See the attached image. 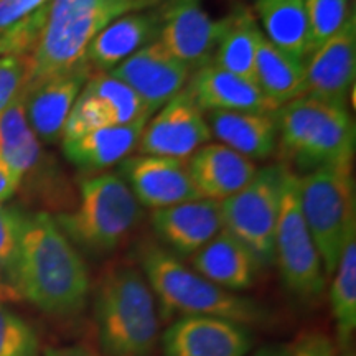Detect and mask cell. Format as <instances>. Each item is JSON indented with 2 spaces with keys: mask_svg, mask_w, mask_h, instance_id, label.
<instances>
[{
  "mask_svg": "<svg viewBox=\"0 0 356 356\" xmlns=\"http://www.w3.org/2000/svg\"><path fill=\"white\" fill-rule=\"evenodd\" d=\"M191 97L202 111H254V113H275L277 108L262 95L254 81L208 63L190 76Z\"/></svg>",
  "mask_w": 356,
  "mask_h": 356,
  "instance_id": "20",
  "label": "cell"
},
{
  "mask_svg": "<svg viewBox=\"0 0 356 356\" xmlns=\"http://www.w3.org/2000/svg\"><path fill=\"white\" fill-rule=\"evenodd\" d=\"M261 32L280 51L305 61L312 53L305 0H256Z\"/></svg>",
  "mask_w": 356,
  "mask_h": 356,
  "instance_id": "25",
  "label": "cell"
},
{
  "mask_svg": "<svg viewBox=\"0 0 356 356\" xmlns=\"http://www.w3.org/2000/svg\"><path fill=\"white\" fill-rule=\"evenodd\" d=\"M91 73V66L81 61L68 71L25 86L26 121L42 144L53 145L61 139L70 111Z\"/></svg>",
  "mask_w": 356,
  "mask_h": 356,
  "instance_id": "15",
  "label": "cell"
},
{
  "mask_svg": "<svg viewBox=\"0 0 356 356\" xmlns=\"http://www.w3.org/2000/svg\"><path fill=\"white\" fill-rule=\"evenodd\" d=\"M292 348L287 345H266L254 351L251 356H291Z\"/></svg>",
  "mask_w": 356,
  "mask_h": 356,
  "instance_id": "39",
  "label": "cell"
},
{
  "mask_svg": "<svg viewBox=\"0 0 356 356\" xmlns=\"http://www.w3.org/2000/svg\"><path fill=\"white\" fill-rule=\"evenodd\" d=\"M15 299H19V297H17V293L12 291L10 287L7 286L6 282H3V279L0 277V302H6V300H15Z\"/></svg>",
  "mask_w": 356,
  "mask_h": 356,
  "instance_id": "40",
  "label": "cell"
},
{
  "mask_svg": "<svg viewBox=\"0 0 356 356\" xmlns=\"http://www.w3.org/2000/svg\"><path fill=\"white\" fill-rule=\"evenodd\" d=\"M291 356H337L335 345L327 335L320 332L305 333L296 346H291Z\"/></svg>",
  "mask_w": 356,
  "mask_h": 356,
  "instance_id": "36",
  "label": "cell"
},
{
  "mask_svg": "<svg viewBox=\"0 0 356 356\" xmlns=\"http://www.w3.org/2000/svg\"><path fill=\"white\" fill-rule=\"evenodd\" d=\"M355 73L356 22L351 15L340 32L310 53L305 65V95L348 106Z\"/></svg>",
  "mask_w": 356,
  "mask_h": 356,
  "instance_id": "16",
  "label": "cell"
},
{
  "mask_svg": "<svg viewBox=\"0 0 356 356\" xmlns=\"http://www.w3.org/2000/svg\"><path fill=\"white\" fill-rule=\"evenodd\" d=\"M152 228L172 254L191 257L222 229L220 202L195 200L152 211Z\"/></svg>",
  "mask_w": 356,
  "mask_h": 356,
  "instance_id": "17",
  "label": "cell"
},
{
  "mask_svg": "<svg viewBox=\"0 0 356 356\" xmlns=\"http://www.w3.org/2000/svg\"><path fill=\"white\" fill-rule=\"evenodd\" d=\"M188 167L200 197L213 202L233 197L257 173L252 160L222 144H207L188 157Z\"/></svg>",
  "mask_w": 356,
  "mask_h": 356,
  "instance_id": "18",
  "label": "cell"
},
{
  "mask_svg": "<svg viewBox=\"0 0 356 356\" xmlns=\"http://www.w3.org/2000/svg\"><path fill=\"white\" fill-rule=\"evenodd\" d=\"M32 70V55L0 58V114L26 86Z\"/></svg>",
  "mask_w": 356,
  "mask_h": 356,
  "instance_id": "34",
  "label": "cell"
},
{
  "mask_svg": "<svg viewBox=\"0 0 356 356\" xmlns=\"http://www.w3.org/2000/svg\"><path fill=\"white\" fill-rule=\"evenodd\" d=\"M20 188V177L0 160V203H6Z\"/></svg>",
  "mask_w": 356,
  "mask_h": 356,
  "instance_id": "37",
  "label": "cell"
},
{
  "mask_svg": "<svg viewBox=\"0 0 356 356\" xmlns=\"http://www.w3.org/2000/svg\"><path fill=\"white\" fill-rule=\"evenodd\" d=\"M211 137L203 111L185 88L145 124L137 150L140 155L188 159Z\"/></svg>",
  "mask_w": 356,
  "mask_h": 356,
  "instance_id": "11",
  "label": "cell"
},
{
  "mask_svg": "<svg viewBox=\"0 0 356 356\" xmlns=\"http://www.w3.org/2000/svg\"><path fill=\"white\" fill-rule=\"evenodd\" d=\"M160 32L159 6L149 10L132 12L106 26L88 47L84 61L109 73L124 60L157 40Z\"/></svg>",
  "mask_w": 356,
  "mask_h": 356,
  "instance_id": "19",
  "label": "cell"
},
{
  "mask_svg": "<svg viewBox=\"0 0 356 356\" xmlns=\"http://www.w3.org/2000/svg\"><path fill=\"white\" fill-rule=\"evenodd\" d=\"M157 40L191 70L211 63L226 29V17L211 19L202 0H162Z\"/></svg>",
  "mask_w": 356,
  "mask_h": 356,
  "instance_id": "10",
  "label": "cell"
},
{
  "mask_svg": "<svg viewBox=\"0 0 356 356\" xmlns=\"http://www.w3.org/2000/svg\"><path fill=\"white\" fill-rule=\"evenodd\" d=\"M0 160L20 177V186L43 172L42 142L26 121L25 88L12 104L0 114Z\"/></svg>",
  "mask_w": 356,
  "mask_h": 356,
  "instance_id": "24",
  "label": "cell"
},
{
  "mask_svg": "<svg viewBox=\"0 0 356 356\" xmlns=\"http://www.w3.org/2000/svg\"><path fill=\"white\" fill-rule=\"evenodd\" d=\"M50 0H0V33L19 24Z\"/></svg>",
  "mask_w": 356,
  "mask_h": 356,
  "instance_id": "35",
  "label": "cell"
},
{
  "mask_svg": "<svg viewBox=\"0 0 356 356\" xmlns=\"http://www.w3.org/2000/svg\"><path fill=\"white\" fill-rule=\"evenodd\" d=\"M109 74L131 86L154 114L185 89L191 68L155 40L111 70Z\"/></svg>",
  "mask_w": 356,
  "mask_h": 356,
  "instance_id": "14",
  "label": "cell"
},
{
  "mask_svg": "<svg viewBox=\"0 0 356 356\" xmlns=\"http://www.w3.org/2000/svg\"><path fill=\"white\" fill-rule=\"evenodd\" d=\"M211 136L220 144L249 160H266L277 149V124L274 113L254 111H211L208 114Z\"/></svg>",
  "mask_w": 356,
  "mask_h": 356,
  "instance_id": "21",
  "label": "cell"
},
{
  "mask_svg": "<svg viewBox=\"0 0 356 356\" xmlns=\"http://www.w3.org/2000/svg\"><path fill=\"white\" fill-rule=\"evenodd\" d=\"M261 37V26L254 13L246 7L236 8L226 17V29L211 63L256 83V53Z\"/></svg>",
  "mask_w": 356,
  "mask_h": 356,
  "instance_id": "27",
  "label": "cell"
},
{
  "mask_svg": "<svg viewBox=\"0 0 356 356\" xmlns=\"http://www.w3.org/2000/svg\"><path fill=\"white\" fill-rule=\"evenodd\" d=\"M0 356H40L35 328L3 302H0Z\"/></svg>",
  "mask_w": 356,
  "mask_h": 356,
  "instance_id": "31",
  "label": "cell"
},
{
  "mask_svg": "<svg viewBox=\"0 0 356 356\" xmlns=\"http://www.w3.org/2000/svg\"><path fill=\"white\" fill-rule=\"evenodd\" d=\"M24 218L25 213L20 211L19 208L6 207L3 203H0V277L15 293V269L17 259H19Z\"/></svg>",
  "mask_w": 356,
  "mask_h": 356,
  "instance_id": "32",
  "label": "cell"
},
{
  "mask_svg": "<svg viewBox=\"0 0 356 356\" xmlns=\"http://www.w3.org/2000/svg\"><path fill=\"white\" fill-rule=\"evenodd\" d=\"M341 356H355V353L353 351H350V348H346V350H343V355Z\"/></svg>",
  "mask_w": 356,
  "mask_h": 356,
  "instance_id": "41",
  "label": "cell"
},
{
  "mask_svg": "<svg viewBox=\"0 0 356 356\" xmlns=\"http://www.w3.org/2000/svg\"><path fill=\"white\" fill-rule=\"evenodd\" d=\"M119 172L142 208L155 211L203 200L191 178L188 159L139 154L124 159Z\"/></svg>",
  "mask_w": 356,
  "mask_h": 356,
  "instance_id": "12",
  "label": "cell"
},
{
  "mask_svg": "<svg viewBox=\"0 0 356 356\" xmlns=\"http://www.w3.org/2000/svg\"><path fill=\"white\" fill-rule=\"evenodd\" d=\"M312 51L343 29L353 13L348 0H305Z\"/></svg>",
  "mask_w": 356,
  "mask_h": 356,
  "instance_id": "30",
  "label": "cell"
},
{
  "mask_svg": "<svg viewBox=\"0 0 356 356\" xmlns=\"http://www.w3.org/2000/svg\"><path fill=\"white\" fill-rule=\"evenodd\" d=\"M106 126H113L108 109L104 108L101 101H97L95 96L89 95L86 89L83 88V91L79 92L78 99L74 101L73 108L70 111L68 119H66L61 140H76L79 137Z\"/></svg>",
  "mask_w": 356,
  "mask_h": 356,
  "instance_id": "33",
  "label": "cell"
},
{
  "mask_svg": "<svg viewBox=\"0 0 356 356\" xmlns=\"http://www.w3.org/2000/svg\"><path fill=\"white\" fill-rule=\"evenodd\" d=\"M286 172L284 163L257 170L243 190L220 202L222 229L246 246L261 267L274 264L275 229Z\"/></svg>",
  "mask_w": 356,
  "mask_h": 356,
  "instance_id": "9",
  "label": "cell"
},
{
  "mask_svg": "<svg viewBox=\"0 0 356 356\" xmlns=\"http://www.w3.org/2000/svg\"><path fill=\"white\" fill-rule=\"evenodd\" d=\"M332 275V317L335 320L338 345L346 350L356 330V234L345 244Z\"/></svg>",
  "mask_w": 356,
  "mask_h": 356,
  "instance_id": "28",
  "label": "cell"
},
{
  "mask_svg": "<svg viewBox=\"0 0 356 356\" xmlns=\"http://www.w3.org/2000/svg\"><path fill=\"white\" fill-rule=\"evenodd\" d=\"M15 291L51 317H74L86 307L91 291L86 262L48 213H25Z\"/></svg>",
  "mask_w": 356,
  "mask_h": 356,
  "instance_id": "1",
  "label": "cell"
},
{
  "mask_svg": "<svg viewBox=\"0 0 356 356\" xmlns=\"http://www.w3.org/2000/svg\"><path fill=\"white\" fill-rule=\"evenodd\" d=\"M191 262L198 274L229 292L252 287L261 269L252 252L225 229L191 256Z\"/></svg>",
  "mask_w": 356,
  "mask_h": 356,
  "instance_id": "22",
  "label": "cell"
},
{
  "mask_svg": "<svg viewBox=\"0 0 356 356\" xmlns=\"http://www.w3.org/2000/svg\"><path fill=\"white\" fill-rule=\"evenodd\" d=\"M299 200L328 277L335 270L345 244L356 234L351 163L320 167L299 177Z\"/></svg>",
  "mask_w": 356,
  "mask_h": 356,
  "instance_id": "7",
  "label": "cell"
},
{
  "mask_svg": "<svg viewBox=\"0 0 356 356\" xmlns=\"http://www.w3.org/2000/svg\"><path fill=\"white\" fill-rule=\"evenodd\" d=\"M160 3L162 0H50L26 86L84 61L92 40L114 20Z\"/></svg>",
  "mask_w": 356,
  "mask_h": 356,
  "instance_id": "4",
  "label": "cell"
},
{
  "mask_svg": "<svg viewBox=\"0 0 356 356\" xmlns=\"http://www.w3.org/2000/svg\"><path fill=\"white\" fill-rule=\"evenodd\" d=\"M95 323L104 356H152L160 318L152 289L131 264L104 270L95 291Z\"/></svg>",
  "mask_w": 356,
  "mask_h": 356,
  "instance_id": "3",
  "label": "cell"
},
{
  "mask_svg": "<svg viewBox=\"0 0 356 356\" xmlns=\"http://www.w3.org/2000/svg\"><path fill=\"white\" fill-rule=\"evenodd\" d=\"M149 118L122 126H106L76 140L63 142V152L81 170L97 172L121 163L139 145L142 131Z\"/></svg>",
  "mask_w": 356,
  "mask_h": 356,
  "instance_id": "23",
  "label": "cell"
},
{
  "mask_svg": "<svg viewBox=\"0 0 356 356\" xmlns=\"http://www.w3.org/2000/svg\"><path fill=\"white\" fill-rule=\"evenodd\" d=\"M43 356H97L89 346L84 345H66V346H50L44 350Z\"/></svg>",
  "mask_w": 356,
  "mask_h": 356,
  "instance_id": "38",
  "label": "cell"
},
{
  "mask_svg": "<svg viewBox=\"0 0 356 356\" xmlns=\"http://www.w3.org/2000/svg\"><path fill=\"white\" fill-rule=\"evenodd\" d=\"M139 261L163 318L208 315L251 327L270 317L266 307L210 282L160 244H142Z\"/></svg>",
  "mask_w": 356,
  "mask_h": 356,
  "instance_id": "2",
  "label": "cell"
},
{
  "mask_svg": "<svg viewBox=\"0 0 356 356\" xmlns=\"http://www.w3.org/2000/svg\"><path fill=\"white\" fill-rule=\"evenodd\" d=\"M159 341L163 356H248L254 338L233 320L190 315L173 320Z\"/></svg>",
  "mask_w": 356,
  "mask_h": 356,
  "instance_id": "13",
  "label": "cell"
},
{
  "mask_svg": "<svg viewBox=\"0 0 356 356\" xmlns=\"http://www.w3.org/2000/svg\"><path fill=\"white\" fill-rule=\"evenodd\" d=\"M277 145L302 170L351 163L355 124L348 106L300 96L274 113Z\"/></svg>",
  "mask_w": 356,
  "mask_h": 356,
  "instance_id": "5",
  "label": "cell"
},
{
  "mask_svg": "<svg viewBox=\"0 0 356 356\" xmlns=\"http://www.w3.org/2000/svg\"><path fill=\"white\" fill-rule=\"evenodd\" d=\"M84 89L104 104L113 126L131 124L152 115L147 109L145 102L131 86L109 73L91 74Z\"/></svg>",
  "mask_w": 356,
  "mask_h": 356,
  "instance_id": "29",
  "label": "cell"
},
{
  "mask_svg": "<svg viewBox=\"0 0 356 356\" xmlns=\"http://www.w3.org/2000/svg\"><path fill=\"white\" fill-rule=\"evenodd\" d=\"M274 262L291 296L304 304L318 300L327 287L322 257L302 215L299 175L287 167L275 229Z\"/></svg>",
  "mask_w": 356,
  "mask_h": 356,
  "instance_id": "8",
  "label": "cell"
},
{
  "mask_svg": "<svg viewBox=\"0 0 356 356\" xmlns=\"http://www.w3.org/2000/svg\"><path fill=\"white\" fill-rule=\"evenodd\" d=\"M144 208L121 175L102 173L81 181L79 203L73 211L56 218V225L92 254H109L134 233Z\"/></svg>",
  "mask_w": 356,
  "mask_h": 356,
  "instance_id": "6",
  "label": "cell"
},
{
  "mask_svg": "<svg viewBox=\"0 0 356 356\" xmlns=\"http://www.w3.org/2000/svg\"><path fill=\"white\" fill-rule=\"evenodd\" d=\"M256 83L275 108L305 96V61L274 47L262 33L256 53Z\"/></svg>",
  "mask_w": 356,
  "mask_h": 356,
  "instance_id": "26",
  "label": "cell"
}]
</instances>
